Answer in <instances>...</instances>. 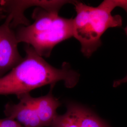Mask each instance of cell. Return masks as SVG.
<instances>
[{
	"mask_svg": "<svg viewBox=\"0 0 127 127\" xmlns=\"http://www.w3.org/2000/svg\"><path fill=\"white\" fill-rule=\"evenodd\" d=\"M25 49L26 55L22 60L9 73L0 77V95L18 96L45 85L54 87L59 82H63L68 89L77 85L80 74L69 64L55 67L31 46L27 44Z\"/></svg>",
	"mask_w": 127,
	"mask_h": 127,
	"instance_id": "cell-1",
	"label": "cell"
},
{
	"mask_svg": "<svg viewBox=\"0 0 127 127\" xmlns=\"http://www.w3.org/2000/svg\"><path fill=\"white\" fill-rule=\"evenodd\" d=\"M125 0H104L96 7L75 1L76 15L73 18V37L81 45V50L89 58L102 43L101 37L111 28L121 27L123 19L120 15L112 14L117 7L122 8Z\"/></svg>",
	"mask_w": 127,
	"mask_h": 127,
	"instance_id": "cell-2",
	"label": "cell"
},
{
	"mask_svg": "<svg viewBox=\"0 0 127 127\" xmlns=\"http://www.w3.org/2000/svg\"><path fill=\"white\" fill-rule=\"evenodd\" d=\"M72 37L73 18L59 16L50 26L38 32L16 37L18 43H27L42 57L48 58L56 46Z\"/></svg>",
	"mask_w": 127,
	"mask_h": 127,
	"instance_id": "cell-3",
	"label": "cell"
},
{
	"mask_svg": "<svg viewBox=\"0 0 127 127\" xmlns=\"http://www.w3.org/2000/svg\"><path fill=\"white\" fill-rule=\"evenodd\" d=\"M75 0H0V5L3 8L7 15L11 18L10 27L12 28L19 25L27 26L30 21L24 15L25 11L29 8L36 6L43 9L59 12L64 5L73 4Z\"/></svg>",
	"mask_w": 127,
	"mask_h": 127,
	"instance_id": "cell-4",
	"label": "cell"
},
{
	"mask_svg": "<svg viewBox=\"0 0 127 127\" xmlns=\"http://www.w3.org/2000/svg\"><path fill=\"white\" fill-rule=\"evenodd\" d=\"M17 97L18 103H8L5 105L4 113L7 118L15 120L24 127H43L37 113L34 97L30 93Z\"/></svg>",
	"mask_w": 127,
	"mask_h": 127,
	"instance_id": "cell-5",
	"label": "cell"
},
{
	"mask_svg": "<svg viewBox=\"0 0 127 127\" xmlns=\"http://www.w3.org/2000/svg\"><path fill=\"white\" fill-rule=\"evenodd\" d=\"M18 44L16 33L9 25L0 40V76L23 59L18 51Z\"/></svg>",
	"mask_w": 127,
	"mask_h": 127,
	"instance_id": "cell-6",
	"label": "cell"
},
{
	"mask_svg": "<svg viewBox=\"0 0 127 127\" xmlns=\"http://www.w3.org/2000/svg\"><path fill=\"white\" fill-rule=\"evenodd\" d=\"M47 95L34 97V103L38 117L43 127H49L58 116L57 110L61 103L52 93V89Z\"/></svg>",
	"mask_w": 127,
	"mask_h": 127,
	"instance_id": "cell-7",
	"label": "cell"
},
{
	"mask_svg": "<svg viewBox=\"0 0 127 127\" xmlns=\"http://www.w3.org/2000/svg\"><path fill=\"white\" fill-rule=\"evenodd\" d=\"M0 127H23L15 120L9 118L0 119Z\"/></svg>",
	"mask_w": 127,
	"mask_h": 127,
	"instance_id": "cell-8",
	"label": "cell"
},
{
	"mask_svg": "<svg viewBox=\"0 0 127 127\" xmlns=\"http://www.w3.org/2000/svg\"><path fill=\"white\" fill-rule=\"evenodd\" d=\"M122 8L126 12L127 14V0H126L125 4L123 6ZM124 31L126 34L127 37V24L126 27L124 28ZM125 83H127V75L124 77L123 78L115 81L113 83V87L114 88H116V87H118V86L121 85L122 84Z\"/></svg>",
	"mask_w": 127,
	"mask_h": 127,
	"instance_id": "cell-9",
	"label": "cell"
},
{
	"mask_svg": "<svg viewBox=\"0 0 127 127\" xmlns=\"http://www.w3.org/2000/svg\"><path fill=\"white\" fill-rule=\"evenodd\" d=\"M11 21V17L7 15L4 22L0 26V40L6 28L10 25Z\"/></svg>",
	"mask_w": 127,
	"mask_h": 127,
	"instance_id": "cell-10",
	"label": "cell"
},
{
	"mask_svg": "<svg viewBox=\"0 0 127 127\" xmlns=\"http://www.w3.org/2000/svg\"><path fill=\"white\" fill-rule=\"evenodd\" d=\"M4 13H6L5 12L3 8L0 5V20L4 18L5 17H7L5 15Z\"/></svg>",
	"mask_w": 127,
	"mask_h": 127,
	"instance_id": "cell-11",
	"label": "cell"
}]
</instances>
